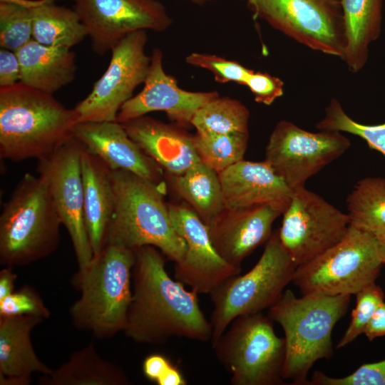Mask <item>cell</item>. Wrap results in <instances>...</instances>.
<instances>
[{"label": "cell", "instance_id": "6da1fadb", "mask_svg": "<svg viewBox=\"0 0 385 385\" xmlns=\"http://www.w3.org/2000/svg\"><path fill=\"white\" fill-rule=\"evenodd\" d=\"M134 252L133 287L125 335L136 343L153 345L163 344L174 337L210 339L212 327L201 310L198 294L170 277L166 257L150 245Z\"/></svg>", "mask_w": 385, "mask_h": 385}, {"label": "cell", "instance_id": "7a4b0ae2", "mask_svg": "<svg viewBox=\"0 0 385 385\" xmlns=\"http://www.w3.org/2000/svg\"><path fill=\"white\" fill-rule=\"evenodd\" d=\"M74 108L21 81L0 88V157L12 161L43 159L73 136Z\"/></svg>", "mask_w": 385, "mask_h": 385}, {"label": "cell", "instance_id": "3957f363", "mask_svg": "<svg viewBox=\"0 0 385 385\" xmlns=\"http://www.w3.org/2000/svg\"><path fill=\"white\" fill-rule=\"evenodd\" d=\"M114 210L106 245L131 250L150 245L168 260L180 262L186 244L171 221L164 182L155 183L123 170H111Z\"/></svg>", "mask_w": 385, "mask_h": 385}, {"label": "cell", "instance_id": "277c9868", "mask_svg": "<svg viewBox=\"0 0 385 385\" xmlns=\"http://www.w3.org/2000/svg\"><path fill=\"white\" fill-rule=\"evenodd\" d=\"M133 250L106 245L71 279L80 293L69 309L73 326L98 339H109L125 325L131 301Z\"/></svg>", "mask_w": 385, "mask_h": 385}, {"label": "cell", "instance_id": "5b68a950", "mask_svg": "<svg viewBox=\"0 0 385 385\" xmlns=\"http://www.w3.org/2000/svg\"><path fill=\"white\" fill-rule=\"evenodd\" d=\"M351 295L307 294L297 297L289 289L269 308L268 316L284 334L283 379L308 385L307 374L320 359L333 354L332 333L346 314Z\"/></svg>", "mask_w": 385, "mask_h": 385}, {"label": "cell", "instance_id": "8992f818", "mask_svg": "<svg viewBox=\"0 0 385 385\" xmlns=\"http://www.w3.org/2000/svg\"><path fill=\"white\" fill-rule=\"evenodd\" d=\"M62 225L48 185L41 175L26 173L0 215V263L26 265L51 255Z\"/></svg>", "mask_w": 385, "mask_h": 385}, {"label": "cell", "instance_id": "52a82bcc", "mask_svg": "<svg viewBox=\"0 0 385 385\" xmlns=\"http://www.w3.org/2000/svg\"><path fill=\"white\" fill-rule=\"evenodd\" d=\"M385 245L350 225L337 244L298 265L292 282L302 295H351L375 282L380 274Z\"/></svg>", "mask_w": 385, "mask_h": 385}, {"label": "cell", "instance_id": "ba28073f", "mask_svg": "<svg viewBox=\"0 0 385 385\" xmlns=\"http://www.w3.org/2000/svg\"><path fill=\"white\" fill-rule=\"evenodd\" d=\"M297 265L272 232L256 265L243 275L231 277L210 294L213 345L237 317L269 309L292 282Z\"/></svg>", "mask_w": 385, "mask_h": 385}, {"label": "cell", "instance_id": "9c48e42d", "mask_svg": "<svg viewBox=\"0 0 385 385\" xmlns=\"http://www.w3.org/2000/svg\"><path fill=\"white\" fill-rule=\"evenodd\" d=\"M232 385H280L286 348L262 312L236 317L212 345Z\"/></svg>", "mask_w": 385, "mask_h": 385}, {"label": "cell", "instance_id": "30bf717a", "mask_svg": "<svg viewBox=\"0 0 385 385\" xmlns=\"http://www.w3.org/2000/svg\"><path fill=\"white\" fill-rule=\"evenodd\" d=\"M250 9L255 17L297 43L344 59L346 34L340 0H255Z\"/></svg>", "mask_w": 385, "mask_h": 385}, {"label": "cell", "instance_id": "8fae6325", "mask_svg": "<svg viewBox=\"0 0 385 385\" xmlns=\"http://www.w3.org/2000/svg\"><path fill=\"white\" fill-rule=\"evenodd\" d=\"M282 215L279 240L297 267L337 244L350 226L348 214L304 186L292 190Z\"/></svg>", "mask_w": 385, "mask_h": 385}, {"label": "cell", "instance_id": "7c38bea8", "mask_svg": "<svg viewBox=\"0 0 385 385\" xmlns=\"http://www.w3.org/2000/svg\"><path fill=\"white\" fill-rule=\"evenodd\" d=\"M350 145L341 132H310L282 120L270 135L265 160L293 190L304 186L309 178L342 155Z\"/></svg>", "mask_w": 385, "mask_h": 385}, {"label": "cell", "instance_id": "4fadbf2b", "mask_svg": "<svg viewBox=\"0 0 385 385\" xmlns=\"http://www.w3.org/2000/svg\"><path fill=\"white\" fill-rule=\"evenodd\" d=\"M147 40L146 31H137L112 49L107 69L74 108L78 122L116 121L122 106L147 78L150 63L145 52Z\"/></svg>", "mask_w": 385, "mask_h": 385}, {"label": "cell", "instance_id": "5bb4252c", "mask_svg": "<svg viewBox=\"0 0 385 385\" xmlns=\"http://www.w3.org/2000/svg\"><path fill=\"white\" fill-rule=\"evenodd\" d=\"M83 144L74 136L51 155L38 160L36 172L43 177L62 225L66 228L78 267L93 257L84 219L81 156Z\"/></svg>", "mask_w": 385, "mask_h": 385}, {"label": "cell", "instance_id": "9a60e30c", "mask_svg": "<svg viewBox=\"0 0 385 385\" xmlns=\"http://www.w3.org/2000/svg\"><path fill=\"white\" fill-rule=\"evenodd\" d=\"M93 52L103 56L137 31H162L171 19L158 0H73Z\"/></svg>", "mask_w": 385, "mask_h": 385}, {"label": "cell", "instance_id": "2e32d148", "mask_svg": "<svg viewBox=\"0 0 385 385\" xmlns=\"http://www.w3.org/2000/svg\"><path fill=\"white\" fill-rule=\"evenodd\" d=\"M168 206L173 225L187 247L183 259L175 263V279L197 294H210L226 279L240 274V268L217 252L208 227L190 207L172 203Z\"/></svg>", "mask_w": 385, "mask_h": 385}, {"label": "cell", "instance_id": "e0dca14e", "mask_svg": "<svg viewBox=\"0 0 385 385\" xmlns=\"http://www.w3.org/2000/svg\"><path fill=\"white\" fill-rule=\"evenodd\" d=\"M218 97L216 92H191L178 86L174 78L167 75L163 67V53L155 48L144 87L120 108L116 121L122 123L153 111H163L168 117L183 125H191L196 111Z\"/></svg>", "mask_w": 385, "mask_h": 385}, {"label": "cell", "instance_id": "ac0fdd59", "mask_svg": "<svg viewBox=\"0 0 385 385\" xmlns=\"http://www.w3.org/2000/svg\"><path fill=\"white\" fill-rule=\"evenodd\" d=\"M282 214L270 205L225 208L208 227L212 242L225 261L241 269L244 259L271 237L272 224Z\"/></svg>", "mask_w": 385, "mask_h": 385}, {"label": "cell", "instance_id": "d6986e66", "mask_svg": "<svg viewBox=\"0 0 385 385\" xmlns=\"http://www.w3.org/2000/svg\"><path fill=\"white\" fill-rule=\"evenodd\" d=\"M73 134L111 170H123L153 182H163V169L130 138L121 123L78 122Z\"/></svg>", "mask_w": 385, "mask_h": 385}, {"label": "cell", "instance_id": "ffe728a7", "mask_svg": "<svg viewBox=\"0 0 385 385\" xmlns=\"http://www.w3.org/2000/svg\"><path fill=\"white\" fill-rule=\"evenodd\" d=\"M218 175L225 208L270 205L283 213L289 206L292 190L265 160L243 159Z\"/></svg>", "mask_w": 385, "mask_h": 385}, {"label": "cell", "instance_id": "44dd1931", "mask_svg": "<svg viewBox=\"0 0 385 385\" xmlns=\"http://www.w3.org/2000/svg\"><path fill=\"white\" fill-rule=\"evenodd\" d=\"M121 125L130 138L168 175L184 173L200 162L192 135L145 115Z\"/></svg>", "mask_w": 385, "mask_h": 385}, {"label": "cell", "instance_id": "7402d4cb", "mask_svg": "<svg viewBox=\"0 0 385 385\" xmlns=\"http://www.w3.org/2000/svg\"><path fill=\"white\" fill-rule=\"evenodd\" d=\"M42 318L19 315L0 317V384L29 385L31 374H50L53 369L37 356L31 333Z\"/></svg>", "mask_w": 385, "mask_h": 385}, {"label": "cell", "instance_id": "603a6c76", "mask_svg": "<svg viewBox=\"0 0 385 385\" xmlns=\"http://www.w3.org/2000/svg\"><path fill=\"white\" fill-rule=\"evenodd\" d=\"M83 185L84 219L93 255L106 245L114 210L111 170L85 146L81 156Z\"/></svg>", "mask_w": 385, "mask_h": 385}, {"label": "cell", "instance_id": "cb8c5ba5", "mask_svg": "<svg viewBox=\"0 0 385 385\" xmlns=\"http://www.w3.org/2000/svg\"><path fill=\"white\" fill-rule=\"evenodd\" d=\"M24 84L53 95L75 78V53L61 46L43 45L32 39L16 51Z\"/></svg>", "mask_w": 385, "mask_h": 385}, {"label": "cell", "instance_id": "d4e9b609", "mask_svg": "<svg viewBox=\"0 0 385 385\" xmlns=\"http://www.w3.org/2000/svg\"><path fill=\"white\" fill-rule=\"evenodd\" d=\"M345 27L343 61L351 73L366 65L370 45L380 36L383 0H340Z\"/></svg>", "mask_w": 385, "mask_h": 385}, {"label": "cell", "instance_id": "484cf974", "mask_svg": "<svg viewBox=\"0 0 385 385\" xmlns=\"http://www.w3.org/2000/svg\"><path fill=\"white\" fill-rule=\"evenodd\" d=\"M41 385H129L126 373L103 359L91 342L73 352L48 375L39 379Z\"/></svg>", "mask_w": 385, "mask_h": 385}, {"label": "cell", "instance_id": "4316f807", "mask_svg": "<svg viewBox=\"0 0 385 385\" xmlns=\"http://www.w3.org/2000/svg\"><path fill=\"white\" fill-rule=\"evenodd\" d=\"M170 186L209 227L225 209L218 173L202 162L184 173L168 175Z\"/></svg>", "mask_w": 385, "mask_h": 385}, {"label": "cell", "instance_id": "83f0119b", "mask_svg": "<svg viewBox=\"0 0 385 385\" xmlns=\"http://www.w3.org/2000/svg\"><path fill=\"white\" fill-rule=\"evenodd\" d=\"M47 0L34 7L33 39L49 46L71 48L88 36L86 28L73 9Z\"/></svg>", "mask_w": 385, "mask_h": 385}, {"label": "cell", "instance_id": "f1b7e54d", "mask_svg": "<svg viewBox=\"0 0 385 385\" xmlns=\"http://www.w3.org/2000/svg\"><path fill=\"white\" fill-rule=\"evenodd\" d=\"M350 225L385 245V178L366 177L356 182L346 197Z\"/></svg>", "mask_w": 385, "mask_h": 385}, {"label": "cell", "instance_id": "f546056e", "mask_svg": "<svg viewBox=\"0 0 385 385\" xmlns=\"http://www.w3.org/2000/svg\"><path fill=\"white\" fill-rule=\"evenodd\" d=\"M250 111L240 101L217 97L200 107L191 125L198 133H248Z\"/></svg>", "mask_w": 385, "mask_h": 385}, {"label": "cell", "instance_id": "4dcf8cb0", "mask_svg": "<svg viewBox=\"0 0 385 385\" xmlns=\"http://www.w3.org/2000/svg\"><path fill=\"white\" fill-rule=\"evenodd\" d=\"M248 138V133L218 134L196 132L192 135L200 161L217 173L243 160Z\"/></svg>", "mask_w": 385, "mask_h": 385}, {"label": "cell", "instance_id": "1f68e13d", "mask_svg": "<svg viewBox=\"0 0 385 385\" xmlns=\"http://www.w3.org/2000/svg\"><path fill=\"white\" fill-rule=\"evenodd\" d=\"M319 130L347 133L360 137L371 149L385 155V122L366 125L353 120L344 110L340 102L332 98L325 108L324 117L316 124Z\"/></svg>", "mask_w": 385, "mask_h": 385}, {"label": "cell", "instance_id": "d6a6232c", "mask_svg": "<svg viewBox=\"0 0 385 385\" xmlns=\"http://www.w3.org/2000/svg\"><path fill=\"white\" fill-rule=\"evenodd\" d=\"M32 9L0 2L1 48L16 51L33 39Z\"/></svg>", "mask_w": 385, "mask_h": 385}, {"label": "cell", "instance_id": "836d02e7", "mask_svg": "<svg viewBox=\"0 0 385 385\" xmlns=\"http://www.w3.org/2000/svg\"><path fill=\"white\" fill-rule=\"evenodd\" d=\"M355 295L356 306L351 312V322L339 341L337 349L343 348L364 334L374 312L379 304L384 302V291L376 282L366 285Z\"/></svg>", "mask_w": 385, "mask_h": 385}, {"label": "cell", "instance_id": "e575fe53", "mask_svg": "<svg viewBox=\"0 0 385 385\" xmlns=\"http://www.w3.org/2000/svg\"><path fill=\"white\" fill-rule=\"evenodd\" d=\"M19 315L46 319L51 316V312L33 287L24 285L0 300V317Z\"/></svg>", "mask_w": 385, "mask_h": 385}, {"label": "cell", "instance_id": "d590c367", "mask_svg": "<svg viewBox=\"0 0 385 385\" xmlns=\"http://www.w3.org/2000/svg\"><path fill=\"white\" fill-rule=\"evenodd\" d=\"M186 62L192 66L209 70L215 81L221 83L234 81L245 85L252 71L235 61L215 55L192 53L187 56Z\"/></svg>", "mask_w": 385, "mask_h": 385}, {"label": "cell", "instance_id": "8d00e7d4", "mask_svg": "<svg viewBox=\"0 0 385 385\" xmlns=\"http://www.w3.org/2000/svg\"><path fill=\"white\" fill-rule=\"evenodd\" d=\"M308 385H385V359L363 364L344 377H332L317 371Z\"/></svg>", "mask_w": 385, "mask_h": 385}, {"label": "cell", "instance_id": "74e56055", "mask_svg": "<svg viewBox=\"0 0 385 385\" xmlns=\"http://www.w3.org/2000/svg\"><path fill=\"white\" fill-rule=\"evenodd\" d=\"M143 371L149 380L158 385H186V379L181 371L165 356L152 354L143 363Z\"/></svg>", "mask_w": 385, "mask_h": 385}, {"label": "cell", "instance_id": "f35d334b", "mask_svg": "<svg viewBox=\"0 0 385 385\" xmlns=\"http://www.w3.org/2000/svg\"><path fill=\"white\" fill-rule=\"evenodd\" d=\"M245 86L254 95L256 102L266 106L271 105L284 93V82L267 73L252 71Z\"/></svg>", "mask_w": 385, "mask_h": 385}, {"label": "cell", "instance_id": "ab89813d", "mask_svg": "<svg viewBox=\"0 0 385 385\" xmlns=\"http://www.w3.org/2000/svg\"><path fill=\"white\" fill-rule=\"evenodd\" d=\"M21 68L16 51L0 49V88L20 81Z\"/></svg>", "mask_w": 385, "mask_h": 385}, {"label": "cell", "instance_id": "60d3db41", "mask_svg": "<svg viewBox=\"0 0 385 385\" xmlns=\"http://www.w3.org/2000/svg\"><path fill=\"white\" fill-rule=\"evenodd\" d=\"M364 334L370 342L385 337V302L380 304L374 312Z\"/></svg>", "mask_w": 385, "mask_h": 385}, {"label": "cell", "instance_id": "b9f144b4", "mask_svg": "<svg viewBox=\"0 0 385 385\" xmlns=\"http://www.w3.org/2000/svg\"><path fill=\"white\" fill-rule=\"evenodd\" d=\"M16 278L11 267H6L0 271V300L14 291Z\"/></svg>", "mask_w": 385, "mask_h": 385}, {"label": "cell", "instance_id": "7bdbcfd3", "mask_svg": "<svg viewBox=\"0 0 385 385\" xmlns=\"http://www.w3.org/2000/svg\"><path fill=\"white\" fill-rule=\"evenodd\" d=\"M47 0H0V2L15 4L29 8L38 6Z\"/></svg>", "mask_w": 385, "mask_h": 385}, {"label": "cell", "instance_id": "ee69618b", "mask_svg": "<svg viewBox=\"0 0 385 385\" xmlns=\"http://www.w3.org/2000/svg\"><path fill=\"white\" fill-rule=\"evenodd\" d=\"M190 1L194 4L201 5V4H203L207 0H190Z\"/></svg>", "mask_w": 385, "mask_h": 385}, {"label": "cell", "instance_id": "f6af8a7d", "mask_svg": "<svg viewBox=\"0 0 385 385\" xmlns=\"http://www.w3.org/2000/svg\"><path fill=\"white\" fill-rule=\"evenodd\" d=\"M249 7L251 9L255 0H246Z\"/></svg>", "mask_w": 385, "mask_h": 385}, {"label": "cell", "instance_id": "bcb514c9", "mask_svg": "<svg viewBox=\"0 0 385 385\" xmlns=\"http://www.w3.org/2000/svg\"><path fill=\"white\" fill-rule=\"evenodd\" d=\"M383 264L385 265V256H384V260H383Z\"/></svg>", "mask_w": 385, "mask_h": 385}, {"label": "cell", "instance_id": "7dc6e473", "mask_svg": "<svg viewBox=\"0 0 385 385\" xmlns=\"http://www.w3.org/2000/svg\"><path fill=\"white\" fill-rule=\"evenodd\" d=\"M54 1H60V0H53Z\"/></svg>", "mask_w": 385, "mask_h": 385}]
</instances>
